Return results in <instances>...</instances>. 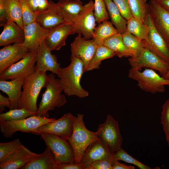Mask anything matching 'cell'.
I'll list each match as a JSON object with an SVG mask.
<instances>
[{"instance_id": "obj_42", "label": "cell", "mask_w": 169, "mask_h": 169, "mask_svg": "<svg viewBox=\"0 0 169 169\" xmlns=\"http://www.w3.org/2000/svg\"><path fill=\"white\" fill-rule=\"evenodd\" d=\"M118 8L122 16L127 20L133 17L128 0H112Z\"/></svg>"}, {"instance_id": "obj_12", "label": "cell", "mask_w": 169, "mask_h": 169, "mask_svg": "<svg viewBox=\"0 0 169 169\" xmlns=\"http://www.w3.org/2000/svg\"><path fill=\"white\" fill-rule=\"evenodd\" d=\"M144 23L149 28L147 40L142 41L145 47L169 63V45L155 27L149 14Z\"/></svg>"}, {"instance_id": "obj_48", "label": "cell", "mask_w": 169, "mask_h": 169, "mask_svg": "<svg viewBox=\"0 0 169 169\" xmlns=\"http://www.w3.org/2000/svg\"><path fill=\"white\" fill-rule=\"evenodd\" d=\"M28 2L29 7L33 12H38V0H28Z\"/></svg>"}, {"instance_id": "obj_46", "label": "cell", "mask_w": 169, "mask_h": 169, "mask_svg": "<svg viewBox=\"0 0 169 169\" xmlns=\"http://www.w3.org/2000/svg\"><path fill=\"white\" fill-rule=\"evenodd\" d=\"M135 167L133 166L127 165L121 163L118 161L115 160L112 167V169H134Z\"/></svg>"}, {"instance_id": "obj_8", "label": "cell", "mask_w": 169, "mask_h": 169, "mask_svg": "<svg viewBox=\"0 0 169 169\" xmlns=\"http://www.w3.org/2000/svg\"><path fill=\"white\" fill-rule=\"evenodd\" d=\"M131 68L140 70L147 68L158 71L162 76L169 70V63L156 54L144 47L136 56L128 59Z\"/></svg>"}, {"instance_id": "obj_20", "label": "cell", "mask_w": 169, "mask_h": 169, "mask_svg": "<svg viewBox=\"0 0 169 169\" xmlns=\"http://www.w3.org/2000/svg\"><path fill=\"white\" fill-rule=\"evenodd\" d=\"M45 41L41 44L38 49L35 71L46 72L50 71L54 74L59 75L61 67L58 63L57 58L52 54Z\"/></svg>"}, {"instance_id": "obj_32", "label": "cell", "mask_w": 169, "mask_h": 169, "mask_svg": "<svg viewBox=\"0 0 169 169\" xmlns=\"http://www.w3.org/2000/svg\"><path fill=\"white\" fill-rule=\"evenodd\" d=\"M6 13L8 19L13 20L23 29L20 0H5Z\"/></svg>"}, {"instance_id": "obj_47", "label": "cell", "mask_w": 169, "mask_h": 169, "mask_svg": "<svg viewBox=\"0 0 169 169\" xmlns=\"http://www.w3.org/2000/svg\"><path fill=\"white\" fill-rule=\"evenodd\" d=\"M38 12L47 10L49 8L50 3L48 0H38Z\"/></svg>"}, {"instance_id": "obj_38", "label": "cell", "mask_w": 169, "mask_h": 169, "mask_svg": "<svg viewBox=\"0 0 169 169\" xmlns=\"http://www.w3.org/2000/svg\"><path fill=\"white\" fill-rule=\"evenodd\" d=\"M23 26L35 21L38 12H33L29 7L28 0H20Z\"/></svg>"}, {"instance_id": "obj_16", "label": "cell", "mask_w": 169, "mask_h": 169, "mask_svg": "<svg viewBox=\"0 0 169 169\" xmlns=\"http://www.w3.org/2000/svg\"><path fill=\"white\" fill-rule=\"evenodd\" d=\"M41 155L33 152L22 144L0 161V169H18Z\"/></svg>"}, {"instance_id": "obj_13", "label": "cell", "mask_w": 169, "mask_h": 169, "mask_svg": "<svg viewBox=\"0 0 169 169\" xmlns=\"http://www.w3.org/2000/svg\"><path fill=\"white\" fill-rule=\"evenodd\" d=\"M94 8V3L92 0L85 4L75 23L73 25L75 33L81 34L86 39L92 38L96 27Z\"/></svg>"}, {"instance_id": "obj_24", "label": "cell", "mask_w": 169, "mask_h": 169, "mask_svg": "<svg viewBox=\"0 0 169 169\" xmlns=\"http://www.w3.org/2000/svg\"><path fill=\"white\" fill-rule=\"evenodd\" d=\"M24 78H18L11 81L0 80V90L8 96L10 102V109L18 108Z\"/></svg>"}, {"instance_id": "obj_40", "label": "cell", "mask_w": 169, "mask_h": 169, "mask_svg": "<svg viewBox=\"0 0 169 169\" xmlns=\"http://www.w3.org/2000/svg\"><path fill=\"white\" fill-rule=\"evenodd\" d=\"M161 121L167 141L169 140V98L162 105Z\"/></svg>"}, {"instance_id": "obj_15", "label": "cell", "mask_w": 169, "mask_h": 169, "mask_svg": "<svg viewBox=\"0 0 169 169\" xmlns=\"http://www.w3.org/2000/svg\"><path fill=\"white\" fill-rule=\"evenodd\" d=\"M98 46L92 38L86 39L81 34H78L70 45L71 57H75L80 59L84 63L85 72Z\"/></svg>"}, {"instance_id": "obj_29", "label": "cell", "mask_w": 169, "mask_h": 169, "mask_svg": "<svg viewBox=\"0 0 169 169\" xmlns=\"http://www.w3.org/2000/svg\"><path fill=\"white\" fill-rule=\"evenodd\" d=\"M111 22L105 20L99 23L93 32L92 39L98 46L103 45L107 38L118 33Z\"/></svg>"}, {"instance_id": "obj_10", "label": "cell", "mask_w": 169, "mask_h": 169, "mask_svg": "<svg viewBox=\"0 0 169 169\" xmlns=\"http://www.w3.org/2000/svg\"><path fill=\"white\" fill-rule=\"evenodd\" d=\"M38 50L29 51L23 58L14 64L0 74V80L26 78L35 71Z\"/></svg>"}, {"instance_id": "obj_34", "label": "cell", "mask_w": 169, "mask_h": 169, "mask_svg": "<svg viewBox=\"0 0 169 169\" xmlns=\"http://www.w3.org/2000/svg\"><path fill=\"white\" fill-rule=\"evenodd\" d=\"M37 112L28 110L25 108L10 109L0 114V120L16 121L23 120L33 115H37Z\"/></svg>"}, {"instance_id": "obj_21", "label": "cell", "mask_w": 169, "mask_h": 169, "mask_svg": "<svg viewBox=\"0 0 169 169\" xmlns=\"http://www.w3.org/2000/svg\"><path fill=\"white\" fill-rule=\"evenodd\" d=\"M114 152L100 140L91 143L84 152L80 162L86 169L94 161L101 159L113 158Z\"/></svg>"}, {"instance_id": "obj_22", "label": "cell", "mask_w": 169, "mask_h": 169, "mask_svg": "<svg viewBox=\"0 0 169 169\" xmlns=\"http://www.w3.org/2000/svg\"><path fill=\"white\" fill-rule=\"evenodd\" d=\"M75 33L73 25L63 23L51 29L45 41L51 50H58L65 45L68 36Z\"/></svg>"}, {"instance_id": "obj_45", "label": "cell", "mask_w": 169, "mask_h": 169, "mask_svg": "<svg viewBox=\"0 0 169 169\" xmlns=\"http://www.w3.org/2000/svg\"><path fill=\"white\" fill-rule=\"evenodd\" d=\"M5 107L11 108L10 101L8 97H5L0 93V112L3 113L5 110Z\"/></svg>"}, {"instance_id": "obj_36", "label": "cell", "mask_w": 169, "mask_h": 169, "mask_svg": "<svg viewBox=\"0 0 169 169\" xmlns=\"http://www.w3.org/2000/svg\"><path fill=\"white\" fill-rule=\"evenodd\" d=\"M113 157L115 159L118 161L121 160L133 164L140 169H152L139 161L121 148L114 152Z\"/></svg>"}, {"instance_id": "obj_43", "label": "cell", "mask_w": 169, "mask_h": 169, "mask_svg": "<svg viewBox=\"0 0 169 169\" xmlns=\"http://www.w3.org/2000/svg\"><path fill=\"white\" fill-rule=\"evenodd\" d=\"M8 18L6 12L5 0H0V26H4Z\"/></svg>"}, {"instance_id": "obj_25", "label": "cell", "mask_w": 169, "mask_h": 169, "mask_svg": "<svg viewBox=\"0 0 169 169\" xmlns=\"http://www.w3.org/2000/svg\"><path fill=\"white\" fill-rule=\"evenodd\" d=\"M103 45L111 50L119 58H130L136 55L134 51L124 44L122 34L118 33L106 39Z\"/></svg>"}, {"instance_id": "obj_26", "label": "cell", "mask_w": 169, "mask_h": 169, "mask_svg": "<svg viewBox=\"0 0 169 169\" xmlns=\"http://www.w3.org/2000/svg\"><path fill=\"white\" fill-rule=\"evenodd\" d=\"M58 166L52 152L46 146L44 151L39 156L21 169H57Z\"/></svg>"}, {"instance_id": "obj_35", "label": "cell", "mask_w": 169, "mask_h": 169, "mask_svg": "<svg viewBox=\"0 0 169 169\" xmlns=\"http://www.w3.org/2000/svg\"><path fill=\"white\" fill-rule=\"evenodd\" d=\"M122 34L124 44L129 49L134 51L136 55L145 47L142 41L129 32L126 31Z\"/></svg>"}, {"instance_id": "obj_1", "label": "cell", "mask_w": 169, "mask_h": 169, "mask_svg": "<svg viewBox=\"0 0 169 169\" xmlns=\"http://www.w3.org/2000/svg\"><path fill=\"white\" fill-rule=\"evenodd\" d=\"M70 61L67 66L61 68L58 75L63 91L68 96L86 97L89 93L82 87L80 82L85 72L84 63L80 59L75 57H71Z\"/></svg>"}, {"instance_id": "obj_6", "label": "cell", "mask_w": 169, "mask_h": 169, "mask_svg": "<svg viewBox=\"0 0 169 169\" xmlns=\"http://www.w3.org/2000/svg\"><path fill=\"white\" fill-rule=\"evenodd\" d=\"M56 120L54 118H47L38 115L31 116L18 120H0V131L3 136L11 138L17 131L32 133L38 127Z\"/></svg>"}, {"instance_id": "obj_31", "label": "cell", "mask_w": 169, "mask_h": 169, "mask_svg": "<svg viewBox=\"0 0 169 169\" xmlns=\"http://www.w3.org/2000/svg\"><path fill=\"white\" fill-rule=\"evenodd\" d=\"M115 54L104 45L98 46L93 57L89 62L86 71L97 69L100 68L102 61L113 57Z\"/></svg>"}, {"instance_id": "obj_17", "label": "cell", "mask_w": 169, "mask_h": 169, "mask_svg": "<svg viewBox=\"0 0 169 169\" xmlns=\"http://www.w3.org/2000/svg\"><path fill=\"white\" fill-rule=\"evenodd\" d=\"M29 52L23 43L4 46L0 50V74L14 64L24 58Z\"/></svg>"}, {"instance_id": "obj_9", "label": "cell", "mask_w": 169, "mask_h": 169, "mask_svg": "<svg viewBox=\"0 0 169 169\" xmlns=\"http://www.w3.org/2000/svg\"><path fill=\"white\" fill-rule=\"evenodd\" d=\"M100 140L107 145L114 153L121 148L123 139L118 122L110 115L99 125L97 131Z\"/></svg>"}, {"instance_id": "obj_51", "label": "cell", "mask_w": 169, "mask_h": 169, "mask_svg": "<svg viewBox=\"0 0 169 169\" xmlns=\"http://www.w3.org/2000/svg\"><path fill=\"white\" fill-rule=\"evenodd\" d=\"M167 143H168V145L169 146V140L168 141H167Z\"/></svg>"}, {"instance_id": "obj_14", "label": "cell", "mask_w": 169, "mask_h": 169, "mask_svg": "<svg viewBox=\"0 0 169 169\" xmlns=\"http://www.w3.org/2000/svg\"><path fill=\"white\" fill-rule=\"evenodd\" d=\"M49 7L56 12L65 23L74 25L82 10L84 5L80 0H59L55 3L49 1Z\"/></svg>"}, {"instance_id": "obj_39", "label": "cell", "mask_w": 169, "mask_h": 169, "mask_svg": "<svg viewBox=\"0 0 169 169\" xmlns=\"http://www.w3.org/2000/svg\"><path fill=\"white\" fill-rule=\"evenodd\" d=\"M18 138L13 141L0 143V161L10 154L22 144Z\"/></svg>"}, {"instance_id": "obj_49", "label": "cell", "mask_w": 169, "mask_h": 169, "mask_svg": "<svg viewBox=\"0 0 169 169\" xmlns=\"http://www.w3.org/2000/svg\"><path fill=\"white\" fill-rule=\"evenodd\" d=\"M161 6L169 12V0H154Z\"/></svg>"}, {"instance_id": "obj_44", "label": "cell", "mask_w": 169, "mask_h": 169, "mask_svg": "<svg viewBox=\"0 0 169 169\" xmlns=\"http://www.w3.org/2000/svg\"><path fill=\"white\" fill-rule=\"evenodd\" d=\"M57 169H84V167L80 163H69L58 165Z\"/></svg>"}, {"instance_id": "obj_2", "label": "cell", "mask_w": 169, "mask_h": 169, "mask_svg": "<svg viewBox=\"0 0 169 169\" xmlns=\"http://www.w3.org/2000/svg\"><path fill=\"white\" fill-rule=\"evenodd\" d=\"M48 81L46 72L35 71L25 78L19 100L18 108H25L36 112L37 100L43 88H45Z\"/></svg>"}, {"instance_id": "obj_50", "label": "cell", "mask_w": 169, "mask_h": 169, "mask_svg": "<svg viewBox=\"0 0 169 169\" xmlns=\"http://www.w3.org/2000/svg\"><path fill=\"white\" fill-rule=\"evenodd\" d=\"M165 79H169V70L168 72L163 76Z\"/></svg>"}, {"instance_id": "obj_37", "label": "cell", "mask_w": 169, "mask_h": 169, "mask_svg": "<svg viewBox=\"0 0 169 169\" xmlns=\"http://www.w3.org/2000/svg\"><path fill=\"white\" fill-rule=\"evenodd\" d=\"M94 14L96 22L100 23L110 18L104 0H94Z\"/></svg>"}, {"instance_id": "obj_27", "label": "cell", "mask_w": 169, "mask_h": 169, "mask_svg": "<svg viewBox=\"0 0 169 169\" xmlns=\"http://www.w3.org/2000/svg\"><path fill=\"white\" fill-rule=\"evenodd\" d=\"M35 21L44 28L49 29L65 23L62 18L50 7L46 10L38 12Z\"/></svg>"}, {"instance_id": "obj_18", "label": "cell", "mask_w": 169, "mask_h": 169, "mask_svg": "<svg viewBox=\"0 0 169 169\" xmlns=\"http://www.w3.org/2000/svg\"><path fill=\"white\" fill-rule=\"evenodd\" d=\"M149 14L155 27L169 45V12L154 0H149Z\"/></svg>"}, {"instance_id": "obj_5", "label": "cell", "mask_w": 169, "mask_h": 169, "mask_svg": "<svg viewBox=\"0 0 169 169\" xmlns=\"http://www.w3.org/2000/svg\"><path fill=\"white\" fill-rule=\"evenodd\" d=\"M128 76L137 82V85L141 90L152 94L163 93L165 90V86H169V79L161 76L150 69H145L141 71L131 68Z\"/></svg>"}, {"instance_id": "obj_23", "label": "cell", "mask_w": 169, "mask_h": 169, "mask_svg": "<svg viewBox=\"0 0 169 169\" xmlns=\"http://www.w3.org/2000/svg\"><path fill=\"white\" fill-rule=\"evenodd\" d=\"M0 35V46H5L12 43H23L24 40V30L15 22L8 19L3 26Z\"/></svg>"}, {"instance_id": "obj_30", "label": "cell", "mask_w": 169, "mask_h": 169, "mask_svg": "<svg viewBox=\"0 0 169 169\" xmlns=\"http://www.w3.org/2000/svg\"><path fill=\"white\" fill-rule=\"evenodd\" d=\"M149 30L148 26L133 16L127 20L126 31L142 41H146Z\"/></svg>"}, {"instance_id": "obj_41", "label": "cell", "mask_w": 169, "mask_h": 169, "mask_svg": "<svg viewBox=\"0 0 169 169\" xmlns=\"http://www.w3.org/2000/svg\"><path fill=\"white\" fill-rule=\"evenodd\" d=\"M115 160L113 158H108L95 161L86 169H112Z\"/></svg>"}, {"instance_id": "obj_4", "label": "cell", "mask_w": 169, "mask_h": 169, "mask_svg": "<svg viewBox=\"0 0 169 169\" xmlns=\"http://www.w3.org/2000/svg\"><path fill=\"white\" fill-rule=\"evenodd\" d=\"M48 81L37 110V115L49 118L48 111L54 110L55 107L64 105L67 100L62 94L63 90L59 79H56L54 74L48 75Z\"/></svg>"}, {"instance_id": "obj_11", "label": "cell", "mask_w": 169, "mask_h": 169, "mask_svg": "<svg viewBox=\"0 0 169 169\" xmlns=\"http://www.w3.org/2000/svg\"><path fill=\"white\" fill-rule=\"evenodd\" d=\"M73 116L71 113H67L54 121L38 127L32 133L39 135L43 133H49L57 135L67 140L73 132Z\"/></svg>"}, {"instance_id": "obj_33", "label": "cell", "mask_w": 169, "mask_h": 169, "mask_svg": "<svg viewBox=\"0 0 169 169\" xmlns=\"http://www.w3.org/2000/svg\"><path fill=\"white\" fill-rule=\"evenodd\" d=\"M133 16L143 23L149 15V5L146 0H128Z\"/></svg>"}, {"instance_id": "obj_7", "label": "cell", "mask_w": 169, "mask_h": 169, "mask_svg": "<svg viewBox=\"0 0 169 169\" xmlns=\"http://www.w3.org/2000/svg\"><path fill=\"white\" fill-rule=\"evenodd\" d=\"M41 138L52 152L58 165L75 163L73 150L70 143L57 135L46 133L40 134Z\"/></svg>"}, {"instance_id": "obj_3", "label": "cell", "mask_w": 169, "mask_h": 169, "mask_svg": "<svg viewBox=\"0 0 169 169\" xmlns=\"http://www.w3.org/2000/svg\"><path fill=\"white\" fill-rule=\"evenodd\" d=\"M84 115L78 114L73 116L74 130L70 137L67 140L73 148L75 163L80 162L88 147L93 142L99 139L96 132L88 130L84 121Z\"/></svg>"}, {"instance_id": "obj_19", "label": "cell", "mask_w": 169, "mask_h": 169, "mask_svg": "<svg viewBox=\"0 0 169 169\" xmlns=\"http://www.w3.org/2000/svg\"><path fill=\"white\" fill-rule=\"evenodd\" d=\"M23 30V44L29 51L38 50L51 30L42 27L35 21L24 26Z\"/></svg>"}, {"instance_id": "obj_28", "label": "cell", "mask_w": 169, "mask_h": 169, "mask_svg": "<svg viewBox=\"0 0 169 169\" xmlns=\"http://www.w3.org/2000/svg\"><path fill=\"white\" fill-rule=\"evenodd\" d=\"M111 22L121 34L126 31L127 20L122 15L120 11L112 0H104Z\"/></svg>"}]
</instances>
